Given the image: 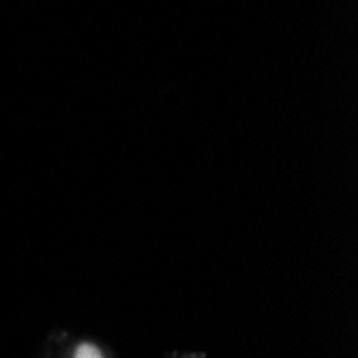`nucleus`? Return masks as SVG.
Wrapping results in <instances>:
<instances>
[{
  "label": "nucleus",
  "mask_w": 358,
  "mask_h": 358,
  "mask_svg": "<svg viewBox=\"0 0 358 358\" xmlns=\"http://www.w3.org/2000/svg\"><path fill=\"white\" fill-rule=\"evenodd\" d=\"M73 358H103V354L94 343H80L73 352Z\"/></svg>",
  "instance_id": "1"
}]
</instances>
